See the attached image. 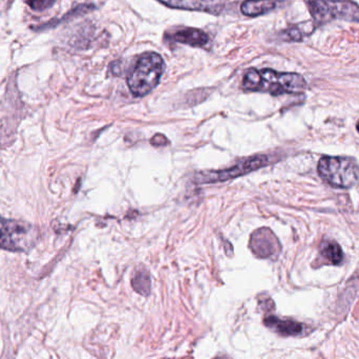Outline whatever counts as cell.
<instances>
[{"instance_id":"cell-15","label":"cell","mask_w":359,"mask_h":359,"mask_svg":"<svg viewBox=\"0 0 359 359\" xmlns=\"http://www.w3.org/2000/svg\"><path fill=\"white\" fill-rule=\"evenodd\" d=\"M151 143L155 147H162V145H168L170 141L164 135L157 134L151 139Z\"/></svg>"},{"instance_id":"cell-8","label":"cell","mask_w":359,"mask_h":359,"mask_svg":"<svg viewBox=\"0 0 359 359\" xmlns=\"http://www.w3.org/2000/svg\"><path fill=\"white\" fill-rule=\"evenodd\" d=\"M166 39L172 42L188 44L191 46H205L208 44L209 37L205 32L194 27H184L166 36Z\"/></svg>"},{"instance_id":"cell-14","label":"cell","mask_w":359,"mask_h":359,"mask_svg":"<svg viewBox=\"0 0 359 359\" xmlns=\"http://www.w3.org/2000/svg\"><path fill=\"white\" fill-rule=\"evenodd\" d=\"M56 0H29L27 4H29L33 10L43 11L52 6Z\"/></svg>"},{"instance_id":"cell-5","label":"cell","mask_w":359,"mask_h":359,"mask_svg":"<svg viewBox=\"0 0 359 359\" xmlns=\"http://www.w3.org/2000/svg\"><path fill=\"white\" fill-rule=\"evenodd\" d=\"M269 164V156L255 155L251 157L241 159L238 164L230 168L223 169L217 171H203V172L196 173L194 177V181L196 183H224V181H231L236 177L243 176L248 174L253 171L259 170L263 167Z\"/></svg>"},{"instance_id":"cell-10","label":"cell","mask_w":359,"mask_h":359,"mask_svg":"<svg viewBox=\"0 0 359 359\" xmlns=\"http://www.w3.org/2000/svg\"><path fill=\"white\" fill-rule=\"evenodd\" d=\"M264 324L267 328L284 337H297L303 332L304 325L290 320H280L276 316H268L264 320Z\"/></svg>"},{"instance_id":"cell-11","label":"cell","mask_w":359,"mask_h":359,"mask_svg":"<svg viewBox=\"0 0 359 359\" xmlns=\"http://www.w3.org/2000/svg\"><path fill=\"white\" fill-rule=\"evenodd\" d=\"M276 6V0H246L241 6V11L246 16L257 17L270 12Z\"/></svg>"},{"instance_id":"cell-12","label":"cell","mask_w":359,"mask_h":359,"mask_svg":"<svg viewBox=\"0 0 359 359\" xmlns=\"http://www.w3.org/2000/svg\"><path fill=\"white\" fill-rule=\"evenodd\" d=\"M132 287L142 296H147L151 293V276L145 269H139L135 272L132 278Z\"/></svg>"},{"instance_id":"cell-9","label":"cell","mask_w":359,"mask_h":359,"mask_svg":"<svg viewBox=\"0 0 359 359\" xmlns=\"http://www.w3.org/2000/svg\"><path fill=\"white\" fill-rule=\"evenodd\" d=\"M172 8L217 13L221 8L219 0H159Z\"/></svg>"},{"instance_id":"cell-13","label":"cell","mask_w":359,"mask_h":359,"mask_svg":"<svg viewBox=\"0 0 359 359\" xmlns=\"http://www.w3.org/2000/svg\"><path fill=\"white\" fill-rule=\"evenodd\" d=\"M320 254L332 265H341L344 259L341 246L335 242H325L320 246Z\"/></svg>"},{"instance_id":"cell-17","label":"cell","mask_w":359,"mask_h":359,"mask_svg":"<svg viewBox=\"0 0 359 359\" xmlns=\"http://www.w3.org/2000/svg\"><path fill=\"white\" fill-rule=\"evenodd\" d=\"M356 128H358V131L359 132V122H358V124H356Z\"/></svg>"},{"instance_id":"cell-3","label":"cell","mask_w":359,"mask_h":359,"mask_svg":"<svg viewBox=\"0 0 359 359\" xmlns=\"http://www.w3.org/2000/svg\"><path fill=\"white\" fill-rule=\"evenodd\" d=\"M318 173L329 185L343 189L353 187L359 181L358 162L349 157L325 156L318 164Z\"/></svg>"},{"instance_id":"cell-1","label":"cell","mask_w":359,"mask_h":359,"mask_svg":"<svg viewBox=\"0 0 359 359\" xmlns=\"http://www.w3.org/2000/svg\"><path fill=\"white\" fill-rule=\"evenodd\" d=\"M306 80L297 73H278L273 70L250 69L243 79V88L272 95L297 94L306 89Z\"/></svg>"},{"instance_id":"cell-7","label":"cell","mask_w":359,"mask_h":359,"mask_svg":"<svg viewBox=\"0 0 359 359\" xmlns=\"http://www.w3.org/2000/svg\"><path fill=\"white\" fill-rule=\"evenodd\" d=\"M251 250L259 259H271L278 256L280 252V242L273 232L268 228H261L253 232L250 238Z\"/></svg>"},{"instance_id":"cell-4","label":"cell","mask_w":359,"mask_h":359,"mask_svg":"<svg viewBox=\"0 0 359 359\" xmlns=\"http://www.w3.org/2000/svg\"><path fill=\"white\" fill-rule=\"evenodd\" d=\"M38 233L31 223L0 217V249L25 252L37 242Z\"/></svg>"},{"instance_id":"cell-2","label":"cell","mask_w":359,"mask_h":359,"mask_svg":"<svg viewBox=\"0 0 359 359\" xmlns=\"http://www.w3.org/2000/svg\"><path fill=\"white\" fill-rule=\"evenodd\" d=\"M164 60L157 53H145L139 57L128 77V88L135 97H142L154 90L164 72Z\"/></svg>"},{"instance_id":"cell-16","label":"cell","mask_w":359,"mask_h":359,"mask_svg":"<svg viewBox=\"0 0 359 359\" xmlns=\"http://www.w3.org/2000/svg\"><path fill=\"white\" fill-rule=\"evenodd\" d=\"M286 36L289 38V40L302 39V34L301 32L299 31V29L289 30V31H287Z\"/></svg>"},{"instance_id":"cell-6","label":"cell","mask_w":359,"mask_h":359,"mask_svg":"<svg viewBox=\"0 0 359 359\" xmlns=\"http://www.w3.org/2000/svg\"><path fill=\"white\" fill-rule=\"evenodd\" d=\"M309 6L316 25H323L332 19L359 22V6L349 0H313Z\"/></svg>"}]
</instances>
